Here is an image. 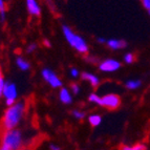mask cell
<instances>
[{"mask_svg":"<svg viewBox=\"0 0 150 150\" xmlns=\"http://www.w3.org/2000/svg\"><path fill=\"white\" fill-rule=\"evenodd\" d=\"M26 108L28 105L25 100H19L13 105L8 106L1 119V123H0L1 128L3 130L18 128V126L20 125L23 118L25 117Z\"/></svg>","mask_w":150,"mask_h":150,"instance_id":"1","label":"cell"},{"mask_svg":"<svg viewBox=\"0 0 150 150\" xmlns=\"http://www.w3.org/2000/svg\"><path fill=\"white\" fill-rule=\"evenodd\" d=\"M62 34L70 47L75 50L78 54L87 55L89 53V46L85 39L78 33H76L73 28H70L68 25L64 24L62 26Z\"/></svg>","mask_w":150,"mask_h":150,"instance_id":"2","label":"cell"},{"mask_svg":"<svg viewBox=\"0 0 150 150\" xmlns=\"http://www.w3.org/2000/svg\"><path fill=\"white\" fill-rule=\"evenodd\" d=\"M1 145L8 147L11 150H20L24 147V139L23 133L20 129L3 130L1 134Z\"/></svg>","mask_w":150,"mask_h":150,"instance_id":"3","label":"cell"},{"mask_svg":"<svg viewBox=\"0 0 150 150\" xmlns=\"http://www.w3.org/2000/svg\"><path fill=\"white\" fill-rule=\"evenodd\" d=\"M41 77L44 80V82L54 89H60L63 86L61 78L53 69H50L48 67H44L41 69Z\"/></svg>","mask_w":150,"mask_h":150,"instance_id":"4","label":"cell"},{"mask_svg":"<svg viewBox=\"0 0 150 150\" xmlns=\"http://www.w3.org/2000/svg\"><path fill=\"white\" fill-rule=\"evenodd\" d=\"M2 98H4L5 104L6 106L13 105L14 103L18 101V88L14 82L11 81H6V85L3 90Z\"/></svg>","mask_w":150,"mask_h":150,"instance_id":"5","label":"cell"},{"mask_svg":"<svg viewBox=\"0 0 150 150\" xmlns=\"http://www.w3.org/2000/svg\"><path fill=\"white\" fill-rule=\"evenodd\" d=\"M98 67H99V70L102 71V73L111 74L120 69L122 67V64L117 59L107 58V59H104V60H102L101 62L98 63Z\"/></svg>","mask_w":150,"mask_h":150,"instance_id":"6","label":"cell"},{"mask_svg":"<svg viewBox=\"0 0 150 150\" xmlns=\"http://www.w3.org/2000/svg\"><path fill=\"white\" fill-rule=\"evenodd\" d=\"M121 105V98L115 93H107L101 97L100 106L105 107L109 110H115L119 108Z\"/></svg>","mask_w":150,"mask_h":150,"instance_id":"7","label":"cell"},{"mask_svg":"<svg viewBox=\"0 0 150 150\" xmlns=\"http://www.w3.org/2000/svg\"><path fill=\"white\" fill-rule=\"evenodd\" d=\"M25 4H26L28 13L32 17H40L42 10H41V6L38 2V0H25Z\"/></svg>","mask_w":150,"mask_h":150,"instance_id":"8","label":"cell"},{"mask_svg":"<svg viewBox=\"0 0 150 150\" xmlns=\"http://www.w3.org/2000/svg\"><path fill=\"white\" fill-rule=\"evenodd\" d=\"M58 98L62 104L64 105H70L73 103V93L70 91L69 88L67 87H61L58 93Z\"/></svg>","mask_w":150,"mask_h":150,"instance_id":"9","label":"cell"},{"mask_svg":"<svg viewBox=\"0 0 150 150\" xmlns=\"http://www.w3.org/2000/svg\"><path fill=\"white\" fill-rule=\"evenodd\" d=\"M81 78H82V80L88 82V84H89L91 87H98L101 83L100 78L98 77L96 74L88 73V71H84V73L81 74Z\"/></svg>","mask_w":150,"mask_h":150,"instance_id":"10","label":"cell"},{"mask_svg":"<svg viewBox=\"0 0 150 150\" xmlns=\"http://www.w3.org/2000/svg\"><path fill=\"white\" fill-rule=\"evenodd\" d=\"M107 47L112 50H120L125 48L127 46V43L124 40H120V39H108L106 42Z\"/></svg>","mask_w":150,"mask_h":150,"instance_id":"11","label":"cell"},{"mask_svg":"<svg viewBox=\"0 0 150 150\" xmlns=\"http://www.w3.org/2000/svg\"><path fill=\"white\" fill-rule=\"evenodd\" d=\"M15 63L17 65V67L22 71H28L30 69V63L26 59H24L22 56H17Z\"/></svg>","mask_w":150,"mask_h":150,"instance_id":"12","label":"cell"},{"mask_svg":"<svg viewBox=\"0 0 150 150\" xmlns=\"http://www.w3.org/2000/svg\"><path fill=\"white\" fill-rule=\"evenodd\" d=\"M87 121L90 126L97 127V126L101 125V123H102V117H101L99 113H91V115H89L87 117Z\"/></svg>","mask_w":150,"mask_h":150,"instance_id":"13","label":"cell"},{"mask_svg":"<svg viewBox=\"0 0 150 150\" xmlns=\"http://www.w3.org/2000/svg\"><path fill=\"white\" fill-rule=\"evenodd\" d=\"M142 85V81L139 80V79H131V80L126 81L125 86L127 89L129 90H137L141 87Z\"/></svg>","mask_w":150,"mask_h":150,"instance_id":"14","label":"cell"},{"mask_svg":"<svg viewBox=\"0 0 150 150\" xmlns=\"http://www.w3.org/2000/svg\"><path fill=\"white\" fill-rule=\"evenodd\" d=\"M6 19V3L5 0H0V22H4Z\"/></svg>","mask_w":150,"mask_h":150,"instance_id":"15","label":"cell"},{"mask_svg":"<svg viewBox=\"0 0 150 150\" xmlns=\"http://www.w3.org/2000/svg\"><path fill=\"white\" fill-rule=\"evenodd\" d=\"M88 102L91 103V104H95V105L100 106L101 104V97L98 93H91L88 95Z\"/></svg>","mask_w":150,"mask_h":150,"instance_id":"16","label":"cell"},{"mask_svg":"<svg viewBox=\"0 0 150 150\" xmlns=\"http://www.w3.org/2000/svg\"><path fill=\"white\" fill-rule=\"evenodd\" d=\"M121 150H146V146L144 144H135V145H124Z\"/></svg>","mask_w":150,"mask_h":150,"instance_id":"17","label":"cell"},{"mask_svg":"<svg viewBox=\"0 0 150 150\" xmlns=\"http://www.w3.org/2000/svg\"><path fill=\"white\" fill-rule=\"evenodd\" d=\"M71 115H73V118H75L76 120H84L86 118V113L81 109H74L71 111Z\"/></svg>","mask_w":150,"mask_h":150,"instance_id":"18","label":"cell"},{"mask_svg":"<svg viewBox=\"0 0 150 150\" xmlns=\"http://www.w3.org/2000/svg\"><path fill=\"white\" fill-rule=\"evenodd\" d=\"M5 85H6V81H5L4 75H3L2 70L0 69V98H2L3 90H4Z\"/></svg>","mask_w":150,"mask_h":150,"instance_id":"19","label":"cell"},{"mask_svg":"<svg viewBox=\"0 0 150 150\" xmlns=\"http://www.w3.org/2000/svg\"><path fill=\"white\" fill-rule=\"evenodd\" d=\"M69 89H70V91H71V93H73V95H79V93H80V91H81V86L79 85L78 83L74 82V83H71V84H70Z\"/></svg>","mask_w":150,"mask_h":150,"instance_id":"20","label":"cell"},{"mask_svg":"<svg viewBox=\"0 0 150 150\" xmlns=\"http://www.w3.org/2000/svg\"><path fill=\"white\" fill-rule=\"evenodd\" d=\"M134 55H133L132 53H126L125 55H124V62L126 63V64H132L133 62H134Z\"/></svg>","mask_w":150,"mask_h":150,"instance_id":"21","label":"cell"},{"mask_svg":"<svg viewBox=\"0 0 150 150\" xmlns=\"http://www.w3.org/2000/svg\"><path fill=\"white\" fill-rule=\"evenodd\" d=\"M69 77L71 78V79H78L79 77H81L80 70L76 67H71L69 69Z\"/></svg>","mask_w":150,"mask_h":150,"instance_id":"22","label":"cell"},{"mask_svg":"<svg viewBox=\"0 0 150 150\" xmlns=\"http://www.w3.org/2000/svg\"><path fill=\"white\" fill-rule=\"evenodd\" d=\"M37 48H38L37 43H36V42H32V43H30L28 46H26V53H28V54H32V53H34V52H35Z\"/></svg>","mask_w":150,"mask_h":150,"instance_id":"23","label":"cell"},{"mask_svg":"<svg viewBox=\"0 0 150 150\" xmlns=\"http://www.w3.org/2000/svg\"><path fill=\"white\" fill-rule=\"evenodd\" d=\"M141 1H142L143 6H144L147 11H149L150 10V0H141Z\"/></svg>","mask_w":150,"mask_h":150,"instance_id":"24","label":"cell"},{"mask_svg":"<svg viewBox=\"0 0 150 150\" xmlns=\"http://www.w3.org/2000/svg\"><path fill=\"white\" fill-rule=\"evenodd\" d=\"M50 150H61V147L57 144H50Z\"/></svg>","mask_w":150,"mask_h":150,"instance_id":"25","label":"cell"},{"mask_svg":"<svg viewBox=\"0 0 150 150\" xmlns=\"http://www.w3.org/2000/svg\"><path fill=\"white\" fill-rule=\"evenodd\" d=\"M98 42L101 43V44H106L107 40H106V39L104 37H99V38H98Z\"/></svg>","mask_w":150,"mask_h":150,"instance_id":"26","label":"cell"},{"mask_svg":"<svg viewBox=\"0 0 150 150\" xmlns=\"http://www.w3.org/2000/svg\"><path fill=\"white\" fill-rule=\"evenodd\" d=\"M43 45H44L45 47H50V46H52L50 41L47 40V39H44V41H43Z\"/></svg>","mask_w":150,"mask_h":150,"instance_id":"27","label":"cell"},{"mask_svg":"<svg viewBox=\"0 0 150 150\" xmlns=\"http://www.w3.org/2000/svg\"><path fill=\"white\" fill-rule=\"evenodd\" d=\"M0 150H11V149H8V148L5 147V146L1 145V146H0Z\"/></svg>","mask_w":150,"mask_h":150,"instance_id":"28","label":"cell"},{"mask_svg":"<svg viewBox=\"0 0 150 150\" xmlns=\"http://www.w3.org/2000/svg\"><path fill=\"white\" fill-rule=\"evenodd\" d=\"M20 150H30V149H28V148H25V147H23L22 149H20Z\"/></svg>","mask_w":150,"mask_h":150,"instance_id":"29","label":"cell"},{"mask_svg":"<svg viewBox=\"0 0 150 150\" xmlns=\"http://www.w3.org/2000/svg\"><path fill=\"white\" fill-rule=\"evenodd\" d=\"M148 14H149V16H150V10H149V11H148Z\"/></svg>","mask_w":150,"mask_h":150,"instance_id":"30","label":"cell"}]
</instances>
